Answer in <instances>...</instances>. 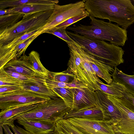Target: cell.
Instances as JSON below:
<instances>
[{"mask_svg": "<svg viewBox=\"0 0 134 134\" xmlns=\"http://www.w3.org/2000/svg\"><path fill=\"white\" fill-rule=\"evenodd\" d=\"M90 16L108 20L126 30L134 23V6L129 0H84Z\"/></svg>", "mask_w": 134, "mask_h": 134, "instance_id": "1", "label": "cell"}, {"mask_svg": "<svg viewBox=\"0 0 134 134\" xmlns=\"http://www.w3.org/2000/svg\"><path fill=\"white\" fill-rule=\"evenodd\" d=\"M68 35L86 53L114 68L124 63V51L104 41L66 30Z\"/></svg>", "mask_w": 134, "mask_h": 134, "instance_id": "2", "label": "cell"}, {"mask_svg": "<svg viewBox=\"0 0 134 134\" xmlns=\"http://www.w3.org/2000/svg\"><path fill=\"white\" fill-rule=\"evenodd\" d=\"M89 17L90 25L79 24L68 27L66 29L81 35L108 41L118 46L125 45L127 39L126 30L110 22H106L90 16Z\"/></svg>", "mask_w": 134, "mask_h": 134, "instance_id": "3", "label": "cell"}, {"mask_svg": "<svg viewBox=\"0 0 134 134\" xmlns=\"http://www.w3.org/2000/svg\"><path fill=\"white\" fill-rule=\"evenodd\" d=\"M71 110L59 97L44 101L32 110L17 115L10 121L8 125L14 124L15 120H32L49 122L54 124L64 119Z\"/></svg>", "mask_w": 134, "mask_h": 134, "instance_id": "4", "label": "cell"}, {"mask_svg": "<svg viewBox=\"0 0 134 134\" xmlns=\"http://www.w3.org/2000/svg\"><path fill=\"white\" fill-rule=\"evenodd\" d=\"M53 10L24 14L16 24L3 30L5 38L10 42L26 33L39 30L46 23Z\"/></svg>", "mask_w": 134, "mask_h": 134, "instance_id": "5", "label": "cell"}, {"mask_svg": "<svg viewBox=\"0 0 134 134\" xmlns=\"http://www.w3.org/2000/svg\"><path fill=\"white\" fill-rule=\"evenodd\" d=\"M87 12L84 1L62 5L57 4L45 24L40 29L37 34L47 33L69 19Z\"/></svg>", "mask_w": 134, "mask_h": 134, "instance_id": "6", "label": "cell"}, {"mask_svg": "<svg viewBox=\"0 0 134 134\" xmlns=\"http://www.w3.org/2000/svg\"><path fill=\"white\" fill-rule=\"evenodd\" d=\"M51 99L24 89L0 94V108L4 110L33 103L44 102Z\"/></svg>", "mask_w": 134, "mask_h": 134, "instance_id": "7", "label": "cell"}, {"mask_svg": "<svg viewBox=\"0 0 134 134\" xmlns=\"http://www.w3.org/2000/svg\"><path fill=\"white\" fill-rule=\"evenodd\" d=\"M66 119L84 134H116L112 126L103 120H90L76 117Z\"/></svg>", "mask_w": 134, "mask_h": 134, "instance_id": "8", "label": "cell"}, {"mask_svg": "<svg viewBox=\"0 0 134 134\" xmlns=\"http://www.w3.org/2000/svg\"><path fill=\"white\" fill-rule=\"evenodd\" d=\"M97 106L102 111L103 120L113 127L121 119V115L117 107L107 96V94L98 90L94 91Z\"/></svg>", "mask_w": 134, "mask_h": 134, "instance_id": "9", "label": "cell"}, {"mask_svg": "<svg viewBox=\"0 0 134 134\" xmlns=\"http://www.w3.org/2000/svg\"><path fill=\"white\" fill-rule=\"evenodd\" d=\"M108 98L120 111L121 120L113 127L115 133L134 134V112L129 108L120 99L107 94Z\"/></svg>", "mask_w": 134, "mask_h": 134, "instance_id": "10", "label": "cell"}, {"mask_svg": "<svg viewBox=\"0 0 134 134\" xmlns=\"http://www.w3.org/2000/svg\"><path fill=\"white\" fill-rule=\"evenodd\" d=\"M71 89L74 95L71 110L78 111L97 106L94 91L87 87Z\"/></svg>", "mask_w": 134, "mask_h": 134, "instance_id": "11", "label": "cell"}, {"mask_svg": "<svg viewBox=\"0 0 134 134\" xmlns=\"http://www.w3.org/2000/svg\"><path fill=\"white\" fill-rule=\"evenodd\" d=\"M67 43L69 47L70 55L67 69L75 75L78 81L90 89L83 64L77 52L72 44Z\"/></svg>", "mask_w": 134, "mask_h": 134, "instance_id": "12", "label": "cell"}, {"mask_svg": "<svg viewBox=\"0 0 134 134\" xmlns=\"http://www.w3.org/2000/svg\"><path fill=\"white\" fill-rule=\"evenodd\" d=\"M3 68L5 70H9L23 75L46 77L34 68L29 61L28 56L25 54L18 59L10 61Z\"/></svg>", "mask_w": 134, "mask_h": 134, "instance_id": "13", "label": "cell"}, {"mask_svg": "<svg viewBox=\"0 0 134 134\" xmlns=\"http://www.w3.org/2000/svg\"><path fill=\"white\" fill-rule=\"evenodd\" d=\"M59 2L58 0H38L36 2L10 8V13H18L25 14L52 10Z\"/></svg>", "mask_w": 134, "mask_h": 134, "instance_id": "14", "label": "cell"}, {"mask_svg": "<svg viewBox=\"0 0 134 134\" xmlns=\"http://www.w3.org/2000/svg\"><path fill=\"white\" fill-rule=\"evenodd\" d=\"M39 36L37 34L16 46L4 52L0 53V69L4 67L10 61L18 59L25 54L27 48Z\"/></svg>", "mask_w": 134, "mask_h": 134, "instance_id": "15", "label": "cell"}, {"mask_svg": "<svg viewBox=\"0 0 134 134\" xmlns=\"http://www.w3.org/2000/svg\"><path fill=\"white\" fill-rule=\"evenodd\" d=\"M17 122L33 134H52L55 124L32 120H18Z\"/></svg>", "mask_w": 134, "mask_h": 134, "instance_id": "16", "label": "cell"}, {"mask_svg": "<svg viewBox=\"0 0 134 134\" xmlns=\"http://www.w3.org/2000/svg\"><path fill=\"white\" fill-rule=\"evenodd\" d=\"M85 53L90 64L98 77L103 79L107 84L111 83L113 79L112 75L110 73H113L114 70L113 67L85 51Z\"/></svg>", "mask_w": 134, "mask_h": 134, "instance_id": "17", "label": "cell"}, {"mask_svg": "<svg viewBox=\"0 0 134 134\" xmlns=\"http://www.w3.org/2000/svg\"><path fill=\"white\" fill-rule=\"evenodd\" d=\"M73 44L83 64L91 89L94 91L99 90V87L98 84L103 82L99 79L92 69L85 55V51L81 46L77 43Z\"/></svg>", "mask_w": 134, "mask_h": 134, "instance_id": "18", "label": "cell"}, {"mask_svg": "<svg viewBox=\"0 0 134 134\" xmlns=\"http://www.w3.org/2000/svg\"><path fill=\"white\" fill-rule=\"evenodd\" d=\"M43 102L33 103L1 110L0 124L8 125L10 121L15 116L32 110Z\"/></svg>", "mask_w": 134, "mask_h": 134, "instance_id": "19", "label": "cell"}, {"mask_svg": "<svg viewBox=\"0 0 134 134\" xmlns=\"http://www.w3.org/2000/svg\"><path fill=\"white\" fill-rule=\"evenodd\" d=\"M76 117L90 120H102L103 116L102 111L97 106L80 111L71 110L64 117V119Z\"/></svg>", "mask_w": 134, "mask_h": 134, "instance_id": "20", "label": "cell"}, {"mask_svg": "<svg viewBox=\"0 0 134 134\" xmlns=\"http://www.w3.org/2000/svg\"><path fill=\"white\" fill-rule=\"evenodd\" d=\"M112 76L113 81L123 85L129 93L134 96V74L128 75L115 67Z\"/></svg>", "mask_w": 134, "mask_h": 134, "instance_id": "21", "label": "cell"}, {"mask_svg": "<svg viewBox=\"0 0 134 134\" xmlns=\"http://www.w3.org/2000/svg\"><path fill=\"white\" fill-rule=\"evenodd\" d=\"M98 84L99 90L107 95L119 99L123 96V92L125 88L121 84L113 81L110 84H105L103 82Z\"/></svg>", "mask_w": 134, "mask_h": 134, "instance_id": "22", "label": "cell"}, {"mask_svg": "<svg viewBox=\"0 0 134 134\" xmlns=\"http://www.w3.org/2000/svg\"><path fill=\"white\" fill-rule=\"evenodd\" d=\"M23 88L25 90L36 94L47 96L54 99L58 97L55 93L45 84L34 85L24 84Z\"/></svg>", "mask_w": 134, "mask_h": 134, "instance_id": "23", "label": "cell"}, {"mask_svg": "<svg viewBox=\"0 0 134 134\" xmlns=\"http://www.w3.org/2000/svg\"><path fill=\"white\" fill-rule=\"evenodd\" d=\"M52 134H84L66 119H63L55 123Z\"/></svg>", "mask_w": 134, "mask_h": 134, "instance_id": "24", "label": "cell"}, {"mask_svg": "<svg viewBox=\"0 0 134 134\" xmlns=\"http://www.w3.org/2000/svg\"><path fill=\"white\" fill-rule=\"evenodd\" d=\"M5 71L9 75L22 81L24 84L46 85V80L47 78L46 77L34 76L23 75L9 70Z\"/></svg>", "mask_w": 134, "mask_h": 134, "instance_id": "25", "label": "cell"}, {"mask_svg": "<svg viewBox=\"0 0 134 134\" xmlns=\"http://www.w3.org/2000/svg\"><path fill=\"white\" fill-rule=\"evenodd\" d=\"M50 88L58 97L63 100L66 105L71 110L74 101V95L71 89L59 87Z\"/></svg>", "mask_w": 134, "mask_h": 134, "instance_id": "26", "label": "cell"}, {"mask_svg": "<svg viewBox=\"0 0 134 134\" xmlns=\"http://www.w3.org/2000/svg\"><path fill=\"white\" fill-rule=\"evenodd\" d=\"M24 14L14 13L0 16V30L12 26L19 21Z\"/></svg>", "mask_w": 134, "mask_h": 134, "instance_id": "27", "label": "cell"}, {"mask_svg": "<svg viewBox=\"0 0 134 134\" xmlns=\"http://www.w3.org/2000/svg\"><path fill=\"white\" fill-rule=\"evenodd\" d=\"M29 61L34 68L38 72L48 77L50 72L41 63L39 53L35 51H32L28 56Z\"/></svg>", "mask_w": 134, "mask_h": 134, "instance_id": "28", "label": "cell"}, {"mask_svg": "<svg viewBox=\"0 0 134 134\" xmlns=\"http://www.w3.org/2000/svg\"><path fill=\"white\" fill-rule=\"evenodd\" d=\"M46 85L50 88L59 87L71 89L84 86V85L78 81L76 77L71 82L68 83L53 81L47 78L46 80Z\"/></svg>", "mask_w": 134, "mask_h": 134, "instance_id": "29", "label": "cell"}, {"mask_svg": "<svg viewBox=\"0 0 134 134\" xmlns=\"http://www.w3.org/2000/svg\"><path fill=\"white\" fill-rule=\"evenodd\" d=\"M75 76L67 69L66 70L60 72L50 71L48 78L53 81L68 83L71 82Z\"/></svg>", "mask_w": 134, "mask_h": 134, "instance_id": "30", "label": "cell"}, {"mask_svg": "<svg viewBox=\"0 0 134 134\" xmlns=\"http://www.w3.org/2000/svg\"><path fill=\"white\" fill-rule=\"evenodd\" d=\"M24 85L22 81L8 74L3 67L0 69V87Z\"/></svg>", "mask_w": 134, "mask_h": 134, "instance_id": "31", "label": "cell"}, {"mask_svg": "<svg viewBox=\"0 0 134 134\" xmlns=\"http://www.w3.org/2000/svg\"><path fill=\"white\" fill-rule=\"evenodd\" d=\"M39 30L27 33L17 37L9 42L0 47V53L4 52L20 44L29 37L37 34Z\"/></svg>", "mask_w": 134, "mask_h": 134, "instance_id": "32", "label": "cell"}, {"mask_svg": "<svg viewBox=\"0 0 134 134\" xmlns=\"http://www.w3.org/2000/svg\"><path fill=\"white\" fill-rule=\"evenodd\" d=\"M38 0H1L0 9L8 7L19 6L27 3L37 2Z\"/></svg>", "mask_w": 134, "mask_h": 134, "instance_id": "33", "label": "cell"}, {"mask_svg": "<svg viewBox=\"0 0 134 134\" xmlns=\"http://www.w3.org/2000/svg\"><path fill=\"white\" fill-rule=\"evenodd\" d=\"M47 33L57 36L65 41L66 43H70L73 44L77 43L68 35L66 29L62 28L53 29L48 31Z\"/></svg>", "mask_w": 134, "mask_h": 134, "instance_id": "34", "label": "cell"}, {"mask_svg": "<svg viewBox=\"0 0 134 134\" xmlns=\"http://www.w3.org/2000/svg\"><path fill=\"white\" fill-rule=\"evenodd\" d=\"M89 16L90 15L87 12V13L84 14L74 16L69 19L58 25L53 29L62 28L66 29L69 26L72 24Z\"/></svg>", "mask_w": 134, "mask_h": 134, "instance_id": "35", "label": "cell"}, {"mask_svg": "<svg viewBox=\"0 0 134 134\" xmlns=\"http://www.w3.org/2000/svg\"><path fill=\"white\" fill-rule=\"evenodd\" d=\"M123 96L120 99L130 109L134 112V96L129 93L125 88Z\"/></svg>", "mask_w": 134, "mask_h": 134, "instance_id": "36", "label": "cell"}, {"mask_svg": "<svg viewBox=\"0 0 134 134\" xmlns=\"http://www.w3.org/2000/svg\"><path fill=\"white\" fill-rule=\"evenodd\" d=\"M23 85H15L9 86L0 87V94L9 92L21 90L23 88Z\"/></svg>", "mask_w": 134, "mask_h": 134, "instance_id": "37", "label": "cell"}, {"mask_svg": "<svg viewBox=\"0 0 134 134\" xmlns=\"http://www.w3.org/2000/svg\"><path fill=\"white\" fill-rule=\"evenodd\" d=\"M15 134H33L23 128L14 124L9 126Z\"/></svg>", "mask_w": 134, "mask_h": 134, "instance_id": "38", "label": "cell"}, {"mask_svg": "<svg viewBox=\"0 0 134 134\" xmlns=\"http://www.w3.org/2000/svg\"><path fill=\"white\" fill-rule=\"evenodd\" d=\"M2 126L5 134H15L12 132L9 127V126L8 125H2Z\"/></svg>", "mask_w": 134, "mask_h": 134, "instance_id": "39", "label": "cell"}, {"mask_svg": "<svg viewBox=\"0 0 134 134\" xmlns=\"http://www.w3.org/2000/svg\"><path fill=\"white\" fill-rule=\"evenodd\" d=\"M0 134H3L2 128L3 127L1 124H0Z\"/></svg>", "mask_w": 134, "mask_h": 134, "instance_id": "40", "label": "cell"}, {"mask_svg": "<svg viewBox=\"0 0 134 134\" xmlns=\"http://www.w3.org/2000/svg\"><path fill=\"white\" fill-rule=\"evenodd\" d=\"M116 133V134H124L123 133Z\"/></svg>", "mask_w": 134, "mask_h": 134, "instance_id": "41", "label": "cell"}, {"mask_svg": "<svg viewBox=\"0 0 134 134\" xmlns=\"http://www.w3.org/2000/svg\"><path fill=\"white\" fill-rule=\"evenodd\" d=\"M133 1H134V0H133Z\"/></svg>", "mask_w": 134, "mask_h": 134, "instance_id": "42", "label": "cell"}]
</instances>
